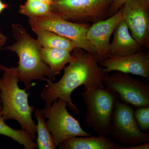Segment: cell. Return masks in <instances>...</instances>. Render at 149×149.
I'll list each match as a JSON object with an SVG mask.
<instances>
[{
  "label": "cell",
  "instance_id": "6da1fadb",
  "mask_svg": "<svg viewBox=\"0 0 149 149\" xmlns=\"http://www.w3.org/2000/svg\"><path fill=\"white\" fill-rule=\"evenodd\" d=\"M71 54L72 61L64 68V73L58 82L54 83L46 79L47 84L41 96L46 106L51 105L58 99H62L66 102L69 109L78 115L80 110L72 102V92L81 85L87 89L104 87L103 79L106 73L93 54L76 47Z\"/></svg>",
  "mask_w": 149,
  "mask_h": 149
},
{
  "label": "cell",
  "instance_id": "7a4b0ae2",
  "mask_svg": "<svg viewBox=\"0 0 149 149\" xmlns=\"http://www.w3.org/2000/svg\"><path fill=\"white\" fill-rule=\"evenodd\" d=\"M12 33L15 42L3 48L13 52L18 56V65L16 67L7 68L0 64V70L7 71L23 82L27 91L31 87L33 80L45 82L46 79L55 80L56 75L43 61L41 56L42 47L37 40L31 37L21 24L12 25Z\"/></svg>",
  "mask_w": 149,
  "mask_h": 149
},
{
  "label": "cell",
  "instance_id": "3957f363",
  "mask_svg": "<svg viewBox=\"0 0 149 149\" xmlns=\"http://www.w3.org/2000/svg\"><path fill=\"white\" fill-rule=\"evenodd\" d=\"M0 79V99L1 114L3 120L14 119L18 122L22 129L30 134L36 140V124L32 119L34 107L29 105V93L25 88L20 89L19 80L7 71H4Z\"/></svg>",
  "mask_w": 149,
  "mask_h": 149
},
{
  "label": "cell",
  "instance_id": "277c9868",
  "mask_svg": "<svg viewBox=\"0 0 149 149\" xmlns=\"http://www.w3.org/2000/svg\"><path fill=\"white\" fill-rule=\"evenodd\" d=\"M81 95L86 105L85 120L99 136L109 135L110 124L118 95L109 88L104 87L85 89Z\"/></svg>",
  "mask_w": 149,
  "mask_h": 149
},
{
  "label": "cell",
  "instance_id": "5b68a950",
  "mask_svg": "<svg viewBox=\"0 0 149 149\" xmlns=\"http://www.w3.org/2000/svg\"><path fill=\"white\" fill-rule=\"evenodd\" d=\"M113 0H54L52 12L65 20L93 24L110 17Z\"/></svg>",
  "mask_w": 149,
  "mask_h": 149
},
{
  "label": "cell",
  "instance_id": "8992f818",
  "mask_svg": "<svg viewBox=\"0 0 149 149\" xmlns=\"http://www.w3.org/2000/svg\"><path fill=\"white\" fill-rule=\"evenodd\" d=\"M67 106L66 102L59 98L42 109L44 117L47 119L46 124L56 148L70 138L91 136L83 130L78 120L69 113Z\"/></svg>",
  "mask_w": 149,
  "mask_h": 149
},
{
  "label": "cell",
  "instance_id": "52a82bcc",
  "mask_svg": "<svg viewBox=\"0 0 149 149\" xmlns=\"http://www.w3.org/2000/svg\"><path fill=\"white\" fill-rule=\"evenodd\" d=\"M109 135L125 146L149 142V134L139 128L133 108L120 99L116 102L113 112Z\"/></svg>",
  "mask_w": 149,
  "mask_h": 149
},
{
  "label": "cell",
  "instance_id": "ba28073f",
  "mask_svg": "<svg viewBox=\"0 0 149 149\" xmlns=\"http://www.w3.org/2000/svg\"><path fill=\"white\" fill-rule=\"evenodd\" d=\"M105 87L114 91L121 101L133 106L149 107V84L132 77L130 74L114 71L106 73L103 79Z\"/></svg>",
  "mask_w": 149,
  "mask_h": 149
},
{
  "label": "cell",
  "instance_id": "9c48e42d",
  "mask_svg": "<svg viewBox=\"0 0 149 149\" xmlns=\"http://www.w3.org/2000/svg\"><path fill=\"white\" fill-rule=\"evenodd\" d=\"M30 26L49 30L72 41L77 48L95 55V51L87 38L90 24H81L65 20L52 13L48 16L28 18Z\"/></svg>",
  "mask_w": 149,
  "mask_h": 149
},
{
  "label": "cell",
  "instance_id": "30bf717a",
  "mask_svg": "<svg viewBox=\"0 0 149 149\" xmlns=\"http://www.w3.org/2000/svg\"><path fill=\"white\" fill-rule=\"evenodd\" d=\"M123 19L130 34L143 48H149V0H128L122 6Z\"/></svg>",
  "mask_w": 149,
  "mask_h": 149
},
{
  "label": "cell",
  "instance_id": "8fae6325",
  "mask_svg": "<svg viewBox=\"0 0 149 149\" xmlns=\"http://www.w3.org/2000/svg\"><path fill=\"white\" fill-rule=\"evenodd\" d=\"M122 6L116 13L108 18L91 25L87 38L95 51L98 63L110 57V40L115 29L123 19Z\"/></svg>",
  "mask_w": 149,
  "mask_h": 149
},
{
  "label": "cell",
  "instance_id": "7c38bea8",
  "mask_svg": "<svg viewBox=\"0 0 149 149\" xmlns=\"http://www.w3.org/2000/svg\"><path fill=\"white\" fill-rule=\"evenodd\" d=\"M99 63L104 73L119 71L149 80V50L123 56H111Z\"/></svg>",
  "mask_w": 149,
  "mask_h": 149
},
{
  "label": "cell",
  "instance_id": "4fadbf2b",
  "mask_svg": "<svg viewBox=\"0 0 149 149\" xmlns=\"http://www.w3.org/2000/svg\"><path fill=\"white\" fill-rule=\"evenodd\" d=\"M113 35L112 42L110 44V57L130 55L143 50V47L132 37L123 19L116 27Z\"/></svg>",
  "mask_w": 149,
  "mask_h": 149
},
{
  "label": "cell",
  "instance_id": "5bb4252c",
  "mask_svg": "<svg viewBox=\"0 0 149 149\" xmlns=\"http://www.w3.org/2000/svg\"><path fill=\"white\" fill-rule=\"evenodd\" d=\"M120 146L106 136H77L65 140L61 149H119Z\"/></svg>",
  "mask_w": 149,
  "mask_h": 149
},
{
  "label": "cell",
  "instance_id": "9a60e30c",
  "mask_svg": "<svg viewBox=\"0 0 149 149\" xmlns=\"http://www.w3.org/2000/svg\"><path fill=\"white\" fill-rule=\"evenodd\" d=\"M41 56L43 61L55 75L60 74L65 65L68 63L69 64L72 59L71 52L58 48L42 47Z\"/></svg>",
  "mask_w": 149,
  "mask_h": 149
},
{
  "label": "cell",
  "instance_id": "2e32d148",
  "mask_svg": "<svg viewBox=\"0 0 149 149\" xmlns=\"http://www.w3.org/2000/svg\"><path fill=\"white\" fill-rule=\"evenodd\" d=\"M37 36V40L42 47L64 49L71 52L76 48L74 43L68 38L40 27L31 26Z\"/></svg>",
  "mask_w": 149,
  "mask_h": 149
},
{
  "label": "cell",
  "instance_id": "e0dca14e",
  "mask_svg": "<svg viewBox=\"0 0 149 149\" xmlns=\"http://www.w3.org/2000/svg\"><path fill=\"white\" fill-rule=\"evenodd\" d=\"M0 112V135L7 136L24 147V149L37 148V143L32 136L25 130H15L6 124Z\"/></svg>",
  "mask_w": 149,
  "mask_h": 149
},
{
  "label": "cell",
  "instance_id": "ac0fdd59",
  "mask_svg": "<svg viewBox=\"0 0 149 149\" xmlns=\"http://www.w3.org/2000/svg\"><path fill=\"white\" fill-rule=\"evenodd\" d=\"M37 121L36 129L37 133V148L39 149H55L53 139L45 121L42 110L37 109L35 111Z\"/></svg>",
  "mask_w": 149,
  "mask_h": 149
},
{
  "label": "cell",
  "instance_id": "d6986e66",
  "mask_svg": "<svg viewBox=\"0 0 149 149\" xmlns=\"http://www.w3.org/2000/svg\"><path fill=\"white\" fill-rule=\"evenodd\" d=\"M18 12L28 18L48 16L53 13L52 5L38 0H26L19 6Z\"/></svg>",
  "mask_w": 149,
  "mask_h": 149
},
{
  "label": "cell",
  "instance_id": "ffe728a7",
  "mask_svg": "<svg viewBox=\"0 0 149 149\" xmlns=\"http://www.w3.org/2000/svg\"><path fill=\"white\" fill-rule=\"evenodd\" d=\"M134 117L139 128L143 132L149 130V107H139L134 113Z\"/></svg>",
  "mask_w": 149,
  "mask_h": 149
},
{
  "label": "cell",
  "instance_id": "44dd1931",
  "mask_svg": "<svg viewBox=\"0 0 149 149\" xmlns=\"http://www.w3.org/2000/svg\"><path fill=\"white\" fill-rule=\"evenodd\" d=\"M127 1L128 0H113L110 8V16L116 13Z\"/></svg>",
  "mask_w": 149,
  "mask_h": 149
},
{
  "label": "cell",
  "instance_id": "7402d4cb",
  "mask_svg": "<svg viewBox=\"0 0 149 149\" xmlns=\"http://www.w3.org/2000/svg\"><path fill=\"white\" fill-rule=\"evenodd\" d=\"M149 143L131 146H120L119 149H149Z\"/></svg>",
  "mask_w": 149,
  "mask_h": 149
},
{
  "label": "cell",
  "instance_id": "603a6c76",
  "mask_svg": "<svg viewBox=\"0 0 149 149\" xmlns=\"http://www.w3.org/2000/svg\"><path fill=\"white\" fill-rule=\"evenodd\" d=\"M8 37L0 30V50L7 41Z\"/></svg>",
  "mask_w": 149,
  "mask_h": 149
},
{
  "label": "cell",
  "instance_id": "cb8c5ba5",
  "mask_svg": "<svg viewBox=\"0 0 149 149\" xmlns=\"http://www.w3.org/2000/svg\"><path fill=\"white\" fill-rule=\"evenodd\" d=\"M9 7L8 4L3 2L2 0H0V15L2 12L8 8Z\"/></svg>",
  "mask_w": 149,
  "mask_h": 149
},
{
  "label": "cell",
  "instance_id": "d4e9b609",
  "mask_svg": "<svg viewBox=\"0 0 149 149\" xmlns=\"http://www.w3.org/2000/svg\"><path fill=\"white\" fill-rule=\"evenodd\" d=\"M38 1H41L47 3L48 4L52 5L53 3L54 0H38Z\"/></svg>",
  "mask_w": 149,
  "mask_h": 149
},
{
  "label": "cell",
  "instance_id": "484cf974",
  "mask_svg": "<svg viewBox=\"0 0 149 149\" xmlns=\"http://www.w3.org/2000/svg\"><path fill=\"white\" fill-rule=\"evenodd\" d=\"M2 110V105L1 103V99H0V112Z\"/></svg>",
  "mask_w": 149,
  "mask_h": 149
}]
</instances>
